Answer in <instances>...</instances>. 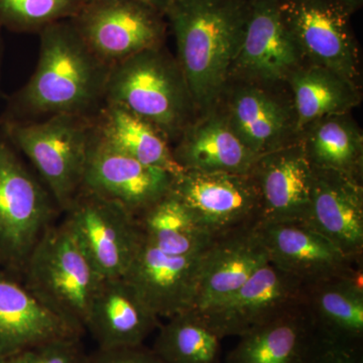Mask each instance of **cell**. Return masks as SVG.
Here are the masks:
<instances>
[{
    "label": "cell",
    "mask_w": 363,
    "mask_h": 363,
    "mask_svg": "<svg viewBox=\"0 0 363 363\" xmlns=\"http://www.w3.org/2000/svg\"><path fill=\"white\" fill-rule=\"evenodd\" d=\"M252 176L259 191V222L307 220L313 168L298 138L257 157Z\"/></svg>",
    "instance_id": "obj_16"
},
{
    "label": "cell",
    "mask_w": 363,
    "mask_h": 363,
    "mask_svg": "<svg viewBox=\"0 0 363 363\" xmlns=\"http://www.w3.org/2000/svg\"><path fill=\"white\" fill-rule=\"evenodd\" d=\"M298 135L325 117L350 113L362 101L360 86L325 67L303 64L286 82Z\"/></svg>",
    "instance_id": "obj_24"
},
{
    "label": "cell",
    "mask_w": 363,
    "mask_h": 363,
    "mask_svg": "<svg viewBox=\"0 0 363 363\" xmlns=\"http://www.w3.org/2000/svg\"><path fill=\"white\" fill-rule=\"evenodd\" d=\"M104 104L133 112L169 142H177L198 117L183 71L162 45L111 66Z\"/></svg>",
    "instance_id": "obj_3"
},
{
    "label": "cell",
    "mask_w": 363,
    "mask_h": 363,
    "mask_svg": "<svg viewBox=\"0 0 363 363\" xmlns=\"http://www.w3.org/2000/svg\"><path fill=\"white\" fill-rule=\"evenodd\" d=\"M269 262L309 286L357 269L355 262L306 221L257 222Z\"/></svg>",
    "instance_id": "obj_17"
},
{
    "label": "cell",
    "mask_w": 363,
    "mask_h": 363,
    "mask_svg": "<svg viewBox=\"0 0 363 363\" xmlns=\"http://www.w3.org/2000/svg\"><path fill=\"white\" fill-rule=\"evenodd\" d=\"M82 6L80 0H0V26L40 32L52 23L72 20Z\"/></svg>",
    "instance_id": "obj_30"
},
{
    "label": "cell",
    "mask_w": 363,
    "mask_h": 363,
    "mask_svg": "<svg viewBox=\"0 0 363 363\" xmlns=\"http://www.w3.org/2000/svg\"><path fill=\"white\" fill-rule=\"evenodd\" d=\"M314 335L303 305L240 336L226 363H302Z\"/></svg>",
    "instance_id": "obj_25"
},
{
    "label": "cell",
    "mask_w": 363,
    "mask_h": 363,
    "mask_svg": "<svg viewBox=\"0 0 363 363\" xmlns=\"http://www.w3.org/2000/svg\"><path fill=\"white\" fill-rule=\"evenodd\" d=\"M0 28H1V26H0Z\"/></svg>",
    "instance_id": "obj_36"
},
{
    "label": "cell",
    "mask_w": 363,
    "mask_h": 363,
    "mask_svg": "<svg viewBox=\"0 0 363 363\" xmlns=\"http://www.w3.org/2000/svg\"><path fill=\"white\" fill-rule=\"evenodd\" d=\"M204 252L171 255L143 242L124 278L157 317L169 319L194 309Z\"/></svg>",
    "instance_id": "obj_18"
},
{
    "label": "cell",
    "mask_w": 363,
    "mask_h": 363,
    "mask_svg": "<svg viewBox=\"0 0 363 363\" xmlns=\"http://www.w3.org/2000/svg\"><path fill=\"white\" fill-rule=\"evenodd\" d=\"M307 285L267 262L223 303L200 312L221 339L240 336L305 305Z\"/></svg>",
    "instance_id": "obj_13"
},
{
    "label": "cell",
    "mask_w": 363,
    "mask_h": 363,
    "mask_svg": "<svg viewBox=\"0 0 363 363\" xmlns=\"http://www.w3.org/2000/svg\"><path fill=\"white\" fill-rule=\"evenodd\" d=\"M63 222L104 279L124 278L142 247L138 218L118 203L81 190Z\"/></svg>",
    "instance_id": "obj_7"
},
{
    "label": "cell",
    "mask_w": 363,
    "mask_h": 363,
    "mask_svg": "<svg viewBox=\"0 0 363 363\" xmlns=\"http://www.w3.org/2000/svg\"><path fill=\"white\" fill-rule=\"evenodd\" d=\"M83 4H90V2L102 1V0H80ZM133 1L143 2V4H149V6L155 7L157 11L162 13H166L167 9L171 4L172 0H133Z\"/></svg>",
    "instance_id": "obj_34"
},
{
    "label": "cell",
    "mask_w": 363,
    "mask_h": 363,
    "mask_svg": "<svg viewBox=\"0 0 363 363\" xmlns=\"http://www.w3.org/2000/svg\"><path fill=\"white\" fill-rule=\"evenodd\" d=\"M81 336L20 279L0 267V359L38 344Z\"/></svg>",
    "instance_id": "obj_21"
},
{
    "label": "cell",
    "mask_w": 363,
    "mask_h": 363,
    "mask_svg": "<svg viewBox=\"0 0 363 363\" xmlns=\"http://www.w3.org/2000/svg\"><path fill=\"white\" fill-rule=\"evenodd\" d=\"M267 262L257 222L216 236L203 253L194 309L207 311L221 304Z\"/></svg>",
    "instance_id": "obj_15"
},
{
    "label": "cell",
    "mask_w": 363,
    "mask_h": 363,
    "mask_svg": "<svg viewBox=\"0 0 363 363\" xmlns=\"http://www.w3.org/2000/svg\"><path fill=\"white\" fill-rule=\"evenodd\" d=\"M171 192L213 238L259 222V191L252 174L183 171L174 176Z\"/></svg>",
    "instance_id": "obj_10"
},
{
    "label": "cell",
    "mask_w": 363,
    "mask_h": 363,
    "mask_svg": "<svg viewBox=\"0 0 363 363\" xmlns=\"http://www.w3.org/2000/svg\"><path fill=\"white\" fill-rule=\"evenodd\" d=\"M305 64L279 11V0H250L242 40L230 82L286 85Z\"/></svg>",
    "instance_id": "obj_11"
},
{
    "label": "cell",
    "mask_w": 363,
    "mask_h": 363,
    "mask_svg": "<svg viewBox=\"0 0 363 363\" xmlns=\"http://www.w3.org/2000/svg\"><path fill=\"white\" fill-rule=\"evenodd\" d=\"M279 87L233 81L220 101L231 128L257 157L298 140L292 99Z\"/></svg>",
    "instance_id": "obj_14"
},
{
    "label": "cell",
    "mask_w": 363,
    "mask_h": 363,
    "mask_svg": "<svg viewBox=\"0 0 363 363\" xmlns=\"http://www.w3.org/2000/svg\"><path fill=\"white\" fill-rule=\"evenodd\" d=\"M250 0H172L164 16L198 116L220 104L230 83Z\"/></svg>",
    "instance_id": "obj_1"
},
{
    "label": "cell",
    "mask_w": 363,
    "mask_h": 363,
    "mask_svg": "<svg viewBox=\"0 0 363 363\" xmlns=\"http://www.w3.org/2000/svg\"><path fill=\"white\" fill-rule=\"evenodd\" d=\"M306 222L346 257L362 259V180L337 172L313 168L311 206Z\"/></svg>",
    "instance_id": "obj_19"
},
{
    "label": "cell",
    "mask_w": 363,
    "mask_h": 363,
    "mask_svg": "<svg viewBox=\"0 0 363 363\" xmlns=\"http://www.w3.org/2000/svg\"><path fill=\"white\" fill-rule=\"evenodd\" d=\"M86 363H162L152 350L143 345L131 347L98 348L92 354L88 355Z\"/></svg>",
    "instance_id": "obj_33"
},
{
    "label": "cell",
    "mask_w": 363,
    "mask_h": 363,
    "mask_svg": "<svg viewBox=\"0 0 363 363\" xmlns=\"http://www.w3.org/2000/svg\"><path fill=\"white\" fill-rule=\"evenodd\" d=\"M95 128L105 142L142 164L173 176L184 171L169 140L154 125L123 107L104 104L95 118Z\"/></svg>",
    "instance_id": "obj_26"
},
{
    "label": "cell",
    "mask_w": 363,
    "mask_h": 363,
    "mask_svg": "<svg viewBox=\"0 0 363 363\" xmlns=\"http://www.w3.org/2000/svg\"><path fill=\"white\" fill-rule=\"evenodd\" d=\"M57 204L0 136V267L21 279L28 257L52 225Z\"/></svg>",
    "instance_id": "obj_6"
},
{
    "label": "cell",
    "mask_w": 363,
    "mask_h": 363,
    "mask_svg": "<svg viewBox=\"0 0 363 363\" xmlns=\"http://www.w3.org/2000/svg\"><path fill=\"white\" fill-rule=\"evenodd\" d=\"M21 278L45 307L83 335L104 278L64 223L47 228L26 260Z\"/></svg>",
    "instance_id": "obj_4"
},
{
    "label": "cell",
    "mask_w": 363,
    "mask_h": 363,
    "mask_svg": "<svg viewBox=\"0 0 363 363\" xmlns=\"http://www.w3.org/2000/svg\"><path fill=\"white\" fill-rule=\"evenodd\" d=\"M221 340L201 313L192 309L160 325L152 350L162 363H219Z\"/></svg>",
    "instance_id": "obj_29"
},
{
    "label": "cell",
    "mask_w": 363,
    "mask_h": 363,
    "mask_svg": "<svg viewBox=\"0 0 363 363\" xmlns=\"http://www.w3.org/2000/svg\"><path fill=\"white\" fill-rule=\"evenodd\" d=\"M160 319L125 278L104 279L91 304L85 331L100 350L143 345Z\"/></svg>",
    "instance_id": "obj_20"
},
{
    "label": "cell",
    "mask_w": 363,
    "mask_h": 363,
    "mask_svg": "<svg viewBox=\"0 0 363 363\" xmlns=\"http://www.w3.org/2000/svg\"><path fill=\"white\" fill-rule=\"evenodd\" d=\"M279 6L305 63L330 69L360 86L350 11L334 0H279Z\"/></svg>",
    "instance_id": "obj_8"
},
{
    "label": "cell",
    "mask_w": 363,
    "mask_h": 363,
    "mask_svg": "<svg viewBox=\"0 0 363 363\" xmlns=\"http://www.w3.org/2000/svg\"><path fill=\"white\" fill-rule=\"evenodd\" d=\"M136 218L143 242L167 255H190L204 252L214 238L195 220L171 190Z\"/></svg>",
    "instance_id": "obj_28"
},
{
    "label": "cell",
    "mask_w": 363,
    "mask_h": 363,
    "mask_svg": "<svg viewBox=\"0 0 363 363\" xmlns=\"http://www.w3.org/2000/svg\"><path fill=\"white\" fill-rule=\"evenodd\" d=\"M305 309L317 335L346 345L362 346V267L307 286Z\"/></svg>",
    "instance_id": "obj_23"
},
{
    "label": "cell",
    "mask_w": 363,
    "mask_h": 363,
    "mask_svg": "<svg viewBox=\"0 0 363 363\" xmlns=\"http://www.w3.org/2000/svg\"><path fill=\"white\" fill-rule=\"evenodd\" d=\"M334 1L338 2L341 6L346 7L352 13L358 11L363 4V0H334Z\"/></svg>",
    "instance_id": "obj_35"
},
{
    "label": "cell",
    "mask_w": 363,
    "mask_h": 363,
    "mask_svg": "<svg viewBox=\"0 0 363 363\" xmlns=\"http://www.w3.org/2000/svg\"><path fill=\"white\" fill-rule=\"evenodd\" d=\"M173 178L119 152L105 142L94 124L81 190L118 203L138 217L168 194Z\"/></svg>",
    "instance_id": "obj_12"
},
{
    "label": "cell",
    "mask_w": 363,
    "mask_h": 363,
    "mask_svg": "<svg viewBox=\"0 0 363 363\" xmlns=\"http://www.w3.org/2000/svg\"><path fill=\"white\" fill-rule=\"evenodd\" d=\"M109 71L70 20L52 23L40 30L37 68L14 96L13 109L23 117L91 116L104 102Z\"/></svg>",
    "instance_id": "obj_2"
},
{
    "label": "cell",
    "mask_w": 363,
    "mask_h": 363,
    "mask_svg": "<svg viewBox=\"0 0 363 363\" xmlns=\"http://www.w3.org/2000/svg\"><path fill=\"white\" fill-rule=\"evenodd\" d=\"M70 21L91 51L109 67L161 47L166 38L164 14L133 0L85 4Z\"/></svg>",
    "instance_id": "obj_9"
},
{
    "label": "cell",
    "mask_w": 363,
    "mask_h": 363,
    "mask_svg": "<svg viewBox=\"0 0 363 363\" xmlns=\"http://www.w3.org/2000/svg\"><path fill=\"white\" fill-rule=\"evenodd\" d=\"M94 118L55 114L43 121L7 119L4 130L30 159L57 206L66 211L82 188Z\"/></svg>",
    "instance_id": "obj_5"
},
{
    "label": "cell",
    "mask_w": 363,
    "mask_h": 363,
    "mask_svg": "<svg viewBox=\"0 0 363 363\" xmlns=\"http://www.w3.org/2000/svg\"><path fill=\"white\" fill-rule=\"evenodd\" d=\"M184 171L252 174L257 156L231 128L221 104L200 114L184 130L173 150Z\"/></svg>",
    "instance_id": "obj_22"
},
{
    "label": "cell",
    "mask_w": 363,
    "mask_h": 363,
    "mask_svg": "<svg viewBox=\"0 0 363 363\" xmlns=\"http://www.w3.org/2000/svg\"><path fill=\"white\" fill-rule=\"evenodd\" d=\"M302 363H363L362 346L334 342L315 333Z\"/></svg>",
    "instance_id": "obj_32"
},
{
    "label": "cell",
    "mask_w": 363,
    "mask_h": 363,
    "mask_svg": "<svg viewBox=\"0 0 363 363\" xmlns=\"http://www.w3.org/2000/svg\"><path fill=\"white\" fill-rule=\"evenodd\" d=\"M298 140L313 168L362 180L363 135L350 113L315 121Z\"/></svg>",
    "instance_id": "obj_27"
},
{
    "label": "cell",
    "mask_w": 363,
    "mask_h": 363,
    "mask_svg": "<svg viewBox=\"0 0 363 363\" xmlns=\"http://www.w3.org/2000/svg\"><path fill=\"white\" fill-rule=\"evenodd\" d=\"M80 337L58 339L38 344L0 359V363H86Z\"/></svg>",
    "instance_id": "obj_31"
}]
</instances>
